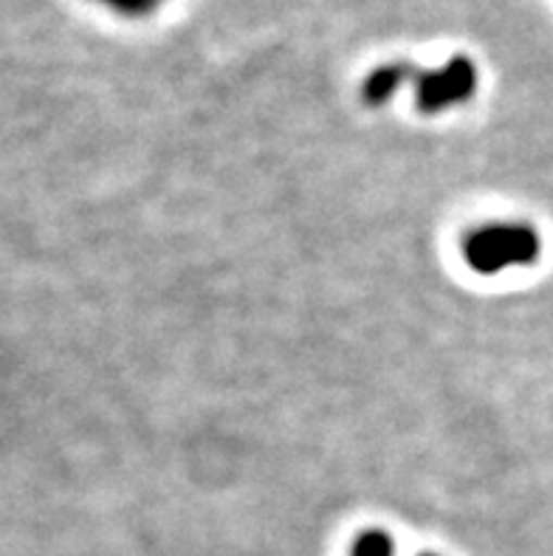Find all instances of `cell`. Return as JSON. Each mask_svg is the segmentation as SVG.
<instances>
[{"instance_id": "3957f363", "label": "cell", "mask_w": 553, "mask_h": 556, "mask_svg": "<svg viewBox=\"0 0 553 556\" xmlns=\"http://www.w3.org/2000/svg\"><path fill=\"white\" fill-rule=\"evenodd\" d=\"M413 65L406 63H387L373 71L370 77L365 79V85H362V97H365L367 105H385V102H390L392 93L413 77Z\"/></svg>"}, {"instance_id": "8992f818", "label": "cell", "mask_w": 553, "mask_h": 556, "mask_svg": "<svg viewBox=\"0 0 553 556\" xmlns=\"http://www.w3.org/2000/svg\"><path fill=\"white\" fill-rule=\"evenodd\" d=\"M424 556H432V554H424Z\"/></svg>"}, {"instance_id": "6da1fadb", "label": "cell", "mask_w": 553, "mask_h": 556, "mask_svg": "<svg viewBox=\"0 0 553 556\" xmlns=\"http://www.w3.org/2000/svg\"><path fill=\"white\" fill-rule=\"evenodd\" d=\"M540 249V235L528 224H489L463 240V257L477 275H500L505 268L533 266Z\"/></svg>"}, {"instance_id": "7a4b0ae2", "label": "cell", "mask_w": 553, "mask_h": 556, "mask_svg": "<svg viewBox=\"0 0 553 556\" xmlns=\"http://www.w3.org/2000/svg\"><path fill=\"white\" fill-rule=\"evenodd\" d=\"M415 102L420 113H441L447 108H455L477 91V65L469 56H455L443 68L418 74L413 71Z\"/></svg>"}, {"instance_id": "277c9868", "label": "cell", "mask_w": 553, "mask_h": 556, "mask_svg": "<svg viewBox=\"0 0 553 556\" xmlns=\"http://www.w3.org/2000/svg\"><path fill=\"white\" fill-rule=\"evenodd\" d=\"M351 556H395V543H392V536L387 531L370 529L356 536Z\"/></svg>"}, {"instance_id": "5b68a950", "label": "cell", "mask_w": 553, "mask_h": 556, "mask_svg": "<svg viewBox=\"0 0 553 556\" xmlns=\"http://www.w3.org/2000/svg\"><path fill=\"white\" fill-rule=\"evenodd\" d=\"M111 9H116L120 14H130V17H141L148 14L150 9H155L162 0H102Z\"/></svg>"}]
</instances>
